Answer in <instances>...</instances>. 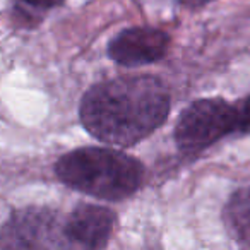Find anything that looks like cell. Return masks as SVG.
Wrapping results in <instances>:
<instances>
[{"instance_id": "7", "label": "cell", "mask_w": 250, "mask_h": 250, "mask_svg": "<svg viewBox=\"0 0 250 250\" xmlns=\"http://www.w3.org/2000/svg\"><path fill=\"white\" fill-rule=\"evenodd\" d=\"M221 216L229 238L242 249H250V187L231 192Z\"/></svg>"}, {"instance_id": "1", "label": "cell", "mask_w": 250, "mask_h": 250, "mask_svg": "<svg viewBox=\"0 0 250 250\" xmlns=\"http://www.w3.org/2000/svg\"><path fill=\"white\" fill-rule=\"evenodd\" d=\"M170 91L154 76H120L101 81L84 93L79 118L98 141L130 147L168 120Z\"/></svg>"}, {"instance_id": "10", "label": "cell", "mask_w": 250, "mask_h": 250, "mask_svg": "<svg viewBox=\"0 0 250 250\" xmlns=\"http://www.w3.org/2000/svg\"><path fill=\"white\" fill-rule=\"evenodd\" d=\"M214 0H178V4L185 9H190V11H197V9H202L206 5L212 4Z\"/></svg>"}, {"instance_id": "3", "label": "cell", "mask_w": 250, "mask_h": 250, "mask_svg": "<svg viewBox=\"0 0 250 250\" xmlns=\"http://www.w3.org/2000/svg\"><path fill=\"white\" fill-rule=\"evenodd\" d=\"M236 134V106L221 96L194 100L182 110L173 130L177 147L184 154H199Z\"/></svg>"}, {"instance_id": "5", "label": "cell", "mask_w": 250, "mask_h": 250, "mask_svg": "<svg viewBox=\"0 0 250 250\" xmlns=\"http://www.w3.org/2000/svg\"><path fill=\"white\" fill-rule=\"evenodd\" d=\"M170 50V35L160 28L136 26L118 33L108 45V55L124 67H141L165 59Z\"/></svg>"}, {"instance_id": "8", "label": "cell", "mask_w": 250, "mask_h": 250, "mask_svg": "<svg viewBox=\"0 0 250 250\" xmlns=\"http://www.w3.org/2000/svg\"><path fill=\"white\" fill-rule=\"evenodd\" d=\"M236 117H238V134H250V93L235 101Z\"/></svg>"}, {"instance_id": "6", "label": "cell", "mask_w": 250, "mask_h": 250, "mask_svg": "<svg viewBox=\"0 0 250 250\" xmlns=\"http://www.w3.org/2000/svg\"><path fill=\"white\" fill-rule=\"evenodd\" d=\"M115 212L96 204H79L65 219V235L72 247L103 249L115 229Z\"/></svg>"}, {"instance_id": "2", "label": "cell", "mask_w": 250, "mask_h": 250, "mask_svg": "<svg viewBox=\"0 0 250 250\" xmlns=\"http://www.w3.org/2000/svg\"><path fill=\"white\" fill-rule=\"evenodd\" d=\"M55 173L62 184L103 201H122L134 195L144 180L139 160L113 147H79L60 156Z\"/></svg>"}, {"instance_id": "4", "label": "cell", "mask_w": 250, "mask_h": 250, "mask_svg": "<svg viewBox=\"0 0 250 250\" xmlns=\"http://www.w3.org/2000/svg\"><path fill=\"white\" fill-rule=\"evenodd\" d=\"M72 247L65 223L46 208L18 209L0 229V249H65Z\"/></svg>"}, {"instance_id": "9", "label": "cell", "mask_w": 250, "mask_h": 250, "mask_svg": "<svg viewBox=\"0 0 250 250\" xmlns=\"http://www.w3.org/2000/svg\"><path fill=\"white\" fill-rule=\"evenodd\" d=\"M26 2L28 5L31 7H38V9H52V7H57L63 2V0H22Z\"/></svg>"}]
</instances>
